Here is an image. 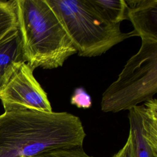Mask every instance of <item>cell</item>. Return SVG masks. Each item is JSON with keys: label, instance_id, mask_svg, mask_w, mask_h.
Returning a JSON list of instances; mask_svg holds the SVG:
<instances>
[{"label": "cell", "instance_id": "obj_1", "mask_svg": "<svg viewBox=\"0 0 157 157\" xmlns=\"http://www.w3.org/2000/svg\"><path fill=\"white\" fill-rule=\"evenodd\" d=\"M85 136L80 118L68 112L5 110L0 115V157H32L82 147Z\"/></svg>", "mask_w": 157, "mask_h": 157}, {"label": "cell", "instance_id": "obj_2", "mask_svg": "<svg viewBox=\"0 0 157 157\" xmlns=\"http://www.w3.org/2000/svg\"><path fill=\"white\" fill-rule=\"evenodd\" d=\"M23 57L32 69L61 67L77 51L45 0H15Z\"/></svg>", "mask_w": 157, "mask_h": 157}, {"label": "cell", "instance_id": "obj_3", "mask_svg": "<svg viewBox=\"0 0 157 157\" xmlns=\"http://www.w3.org/2000/svg\"><path fill=\"white\" fill-rule=\"evenodd\" d=\"M61 23L80 56L101 55L132 37L101 14L91 0H45Z\"/></svg>", "mask_w": 157, "mask_h": 157}, {"label": "cell", "instance_id": "obj_4", "mask_svg": "<svg viewBox=\"0 0 157 157\" xmlns=\"http://www.w3.org/2000/svg\"><path fill=\"white\" fill-rule=\"evenodd\" d=\"M157 93V41L142 39L117 79L104 91L101 110L117 113L153 98Z\"/></svg>", "mask_w": 157, "mask_h": 157}, {"label": "cell", "instance_id": "obj_5", "mask_svg": "<svg viewBox=\"0 0 157 157\" xmlns=\"http://www.w3.org/2000/svg\"><path fill=\"white\" fill-rule=\"evenodd\" d=\"M25 62L14 64L0 79V101L4 111L28 109L52 112L46 92Z\"/></svg>", "mask_w": 157, "mask_h": 157}, {"label": "cell", "instance_id": "obj_6", "mask_svg": "<svg viewBox=\"0 0 157 157\" xmlns=\"http://www.w3.org/2000/svg\"><path fill=\"white\" fill-rule=\"evenodd\" d=\"M134 157H157V100L152 98L128 110Z\"/></svg>", "mask_w": 157, "mask_h": 157}, {"label": "cell", "instance_id": "obj_7", "mask_svg": "<svg viewBox=\"0 0 157 157\" xmlns=\"http://www.w3.org/2000/svg\"><path fill=\"white\" fill-rule=\"evenodd\" d=\"M126 18L134 27L132 37L157 41V0H124Z\"/></svg>", "mask_w": 157, "mask_h": 157}, {"label": "cell", "instance_id": "obj_8", "mask_svg": "<svg viewBox=\"0 0 157 157\" xmlns=\"http://www.w3.org/2000/svg\"><path fill=\"white\" fill-rule=\"evenodd\" d=\"M25 62L21 40L16 29L0 40V79L14 64Z\"/></svg>", "mask_w": 157, "mask_h": 157}, {"label": "cell", "instance_id": "obj_9", "mask_svg": "<svg viewBox=\"0 0 157 157\" xmlns=\"http://www.w3.org/2000/svg\"><path fill=\"white\" fill-rule=\"evenodd\" d=\"M104 18L113 24L126 20L124 0H91Z\"/></svg>", "mask_w": 157, "mask_h": 157}, {"label": "cell", "instance_id": "obj_10", "mask_svg": "<svg viewBox=\"0 0 157 157\" xmlns=\"http://www.w3.org/2000/svg\"><path fill=\"white\" fill-rule=\"evenodd\" d=\"M17 28L15 0L0 1V40Z\"/></svg>", "mask_w": 157, "mask_h": 157}, {"label": "cell", "instance_id": "obj_11", "mask_svg": "<svg viewBox=\"0 0 157 157\" xmlns=\"http://www.w3.org/2000/svg\"><path fill=\"white\" fill-rule=\"evenodd\" d=\"M32 157H93L89 156L82 147L63 148L47 151Z\"/></svg>", "mask_w": 157, "mask_h": 157}, {"label": "cell", "instance_id": "obj_12", "mask_svg": "<svg viewBox=\"0 0 157 157\" xmlns=\"http://www.w3.org/2000/svg\"><path fill=\"white\" fill-rule=\"evenodd\" d=\"M71 103L78 108L88 109L91 106L90 96L83 88H77L71 98Z\"/></svg>", "mask_w": 157, "mask_h": 157}, {"label": "cell", "instance_id": "obj_13", "mask_svg": "<svg viewBox=\"0 0 157 157\" xmlns=\"http://www.w3.org/2000/svg\"><path fill=\"white\" fill-rule=\"evenodd\" d=\"M112 157H134L132 143L129 136L123 147Z\"/></svg>", "mask_w": 157, "mask_h": 157}]
</instances>
